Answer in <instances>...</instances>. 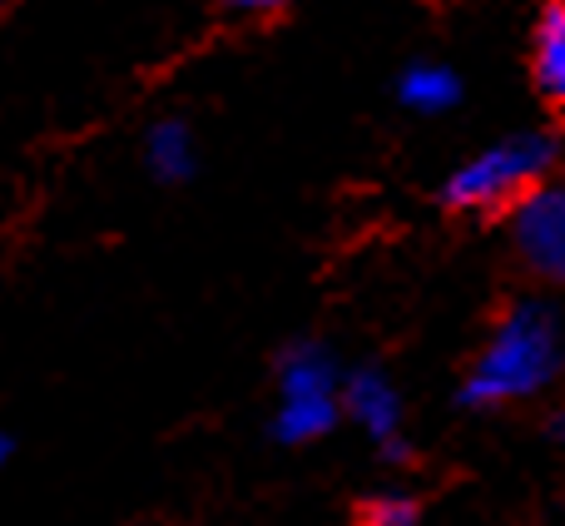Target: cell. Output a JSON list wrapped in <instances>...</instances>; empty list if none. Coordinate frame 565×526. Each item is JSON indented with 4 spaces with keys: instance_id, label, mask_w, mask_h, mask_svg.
Listing matches in <instances>:
<instances>
[{
    "instance_id": "obj_1",
    "label": "cell",
    "mask_w": 565,
    "mask_h": 526,
    "mask_svg": "<svg viewBox=\"0 0 565 526\" xmlns=\"http://www.w3.org/2000/svg\"><path fill=\"white\" fill-rule=\"evenodd\" d=\"M565 368V333L561 318L546 303H516L507 318L491 328L487 348L467 368L457 402L461 408H507V402L541 398Z\"/></svg>"
},
{
    "instance_id": "obj_2",
    "label": "cell",
    "mask_w": 565,
    "mask_h": 526,
    "mask_svg": "<svg viewBox=\"0 0 565 526\" xmlns=\"http://www.w3.org/2000/svg\"><path fill=\"white\" fill-rule=\"evenodd\" d=\"M342 422V368L328 343L298 338L278 353V412L274 438L282 448H308Z\"/></svg>"
},
{
    "instance_id": "obj_3",
    "label": "cell",
    "mask_w": 565,
    "mask_h": 526,
    "mask_svg": "<svg viewBox=\"0 0 565 526\" xmlns=\"http://www.w3.org/2000/svg\"><path fill=\"white\" fill-rule=\"evenodd\" d=\"M556 165V135L546 129H521V135H507L497 145H487L481 155H471L461 169H451L447 199L451 209H471V214H487V209H507L526 194L531 185L551 175Z\"/></svg>"
},
{
    "instance_id": "obj_4",
    "label": "cell",
    "mask_w": 565,
    "mask_h": 526,
    "mask_svg": "<svg viewBox=\"0 0 565 526\" xmlns=\"http://www.w3.org/2000/svg\"><path fill=\"white\" fill-rule=\"evenodd\" d=\"M511 239L531 273L565 283V185H531L511 204Z\"/></svg>"
},
{
    "instance_id": "obj_5",
    "label": "cell",
    "mask_w": 565,
    "mask_h": 526,
    "mask_svg": "<svg viewBox=\"0 0 565 526\" xmlns=\"http://www.w3.org/2000/svg\"><path fill=\"white\" fill-rule=\"evenodd\" d=\"M342 418H352L387 462H407V428H402V392L382 368L342 372Z\"/></svg>"
},
{
    "instance_id": "obj_6",
    "label": "cell",
    "mask_w": 565,
    "mask_h": 526,
    "mask_svg": "<svg viewBox=\"0 0 565 526\" xmlns=\"http://www.w3.org/2000/svg\"><path fill=\"white\" fill-rule=\"evenodd\" d=\"M145 165H149V175L164 179V185H184V179H194V169H199L194 129H189L184 119H159V125H149Z\"/></svg>"
},
{
    "instance_id": "obj_7",
    "label": "cell",
    "mask_w": 565,
    "mask_h": 526,
    "mask_svg": "<svg viewBox=\"0 0 565 526\" xmlns=\"http://www.w3.org/2000/svg\"><path fill=\"white\" fill-rule=\"evenodd\" d=\"M531 75L551 105H565V0H551L536 20V50H531Z\"/></svg>"
},
{
    "instance_id": "obj_8",
    "label": "cell",
    "mask_w": 565,
    "mask_h": 526,
    "mask_svg": "<svg viewBox=\"0 0 565 526\" xmlns=\"http://www.w3.org/2000/svg\"><path fill=\"white\" fill-rule=\"evenodd\" d=\"M397 99L407 109H417V115H447L461 99V80H457V70L441 65V60H417V65L402 70Z\"/></svg>"
},
{
    "instance_id": "obj_9",
    "label": "cell",
    "mask_w": 565,
    "mask_h": 526,
    "mask_svg": "<svg viewBox=\"0 0 565 526\" xmlns=\"http://www.w3.org/2000/svg\"><path fill=\"white\" fill-rule=\"evenodd\" d=\"M362 526H422V507L412 497H402V492H387V497H377L362 512Z\"/></svg>"
},
{
    "instance_id": "obj_10",
    "label": "cell",
    "mask_w": 565,
    "mask_h": 526,
    "mask_svg": "<svg viewBox=\"0 0 565 526\" xmlns=\"http://www.w3.org/2000/svg\"><path fill=\"white\" fill-rule=\"evenodd\" d=\"M209 6L234 10V15H274V10H282V0H209Z\"/></svg>"
},
{
    "instance_id": "obj_11",
    "label": "cell",
    "mask_w": 565,
    "mask_h": 526,
    "mask_svg": "<svg viewBox=\"0 0 565 526\" xmlns=\"http://www.w3.org/2000/svg\"><path fill=\"white\" fill-rule=\"evenodd\" d=\"M546 428H551V438H561V442H565V412H556V418H551Z\"/></svg>"
},
{
    "instance_id": "obj_12",
    "label": "cell",
    "mask_w": 565,
    "mask_h": 526,
    "mask_svg": "<svg viewBox=\"0 0 565 526\" xmlns=\"http://www.w3.org/2000/svg\"><path fill=\"white\" fill-rule=\"evenodd\" d=\"M6 457H10V442H6V438H0V462H6Z\"/></svg>"
}]
</instances>
